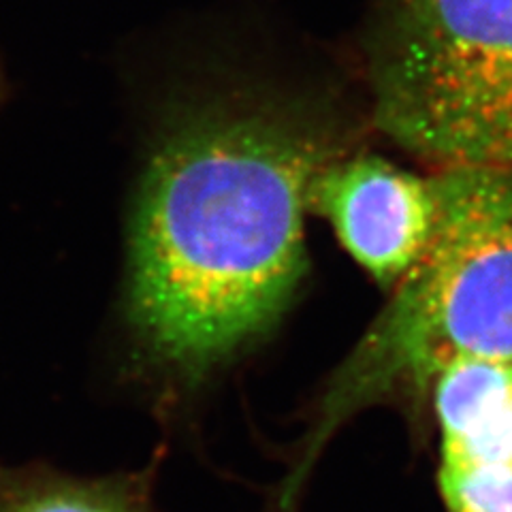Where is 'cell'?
I'll return each instance as SVG.
<instances>
[{"mask_svg":"<svg viewBox=\"0 0 512 512\" xmlns=\"http://www.w3.org/2000/svg\"><path fill=\"white\" fill-rule=\"evenodd\" d=\"M348 143L323 101L271 88L169 116L128 233L126 316L156 367L201 380L276 323L308 269V188Z\"/></svg>","mask_w":512,"mask_h":512,"instance_id":"1","label":"cell"},{"mask_svg":"<svg viewBox=\"0 0 512 512\" xmlns=\"http://www.w3.org/2000/svg\"><path fill=\"white\" fill-rule=\"evenodd\" d=\"M436 224L421 259L329 382L278 506L293 510L331 431L352 412L421 393L446 365L512 363V167H457L434 175Z\"/></svg>","mask_w":512,"mask_h":512,"instance_id":"2","label":"cell"},{"mask_svg":"<svg viewBox=\"0 0 512 512\" xmlns=\"http://www.w3.org/2000/svg\"><path fill=\"white\" fill-rule=\"evenodd\" d=\"M372 120L436 171L512 167V0H380Z\"/></svg>","mask_w":512,"mask_h":512,"instance_id":"3","label":"cell"},{"mask_svg":"<svg viewBox=\"0 0 512 512\" xmlns=\"http://www.w3.org/2000/svg\"><path fill=\"white\" fill-rule=\"evenodd\" d=\"M308 210L329 220L367 274L393 288L421 259L434 233V178L374 154H344L314 175Z\"/></svg>","mask_w":512,"mask_h":512,"instance_id":"4","label":"cell"},{"mask_svg":"<svg viewBox=\"0 0 512 512\" xmlns=\"http://www.w3.org/2000/svg\"><path fill=\"white\" fill-rule=\"evenodd\" d=\"M442 459L512 466V363L466 359L431 382Z\"/></svg>","mask_w":512,"mask_h":512,"instance_id":"5","label":"cell"},{"mask_svg":"<svg viewBox=\"0 0 512 512\" xmlns=\"http://www.w3.org/2000/svg\"><path fill=\"white\" fill-rule=\"evenodd\" d=\"M154 468L101 478L0 470V512H152Z\"/></svg>","mask_w":512,"mask_h":512,"instance_id":"6","label":"cell"},{"mask_svg":"<svg viewBox=\"0 0 512 512\" xmlns=\"http://www.w3.org/2000/svg\"><path fill=\"white\" fill-rule=\"evenodd\" d=\"M438 485L448 512H512V466L440 461Z\"/></svg>","mask_w":512,"mask_h":512,"instance_id":"7","label":"cell"}]
</instances>
